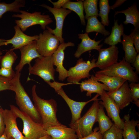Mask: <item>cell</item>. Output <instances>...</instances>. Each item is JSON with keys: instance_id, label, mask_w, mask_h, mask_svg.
I'll return each mask as SVG.
<instances>
[{"instance_id": "6da1fadb", "label": "cell", "mask_w": 139, "mask_h": 139, "mask_svg": "<svg viewBox=\"0 0 139 139\" xmlns=\"http://www.w3.org/2000/svg\"><path fill=\"white\" fill-rule=\"evenodd\" d=\"M20 72L16 71L14 77L10 81V90L14 92L16 103L21 111L29 116L36 122L42 123L39 114L22 85Z\"/></svg>"}, {"instance_id": "7a4b0ae2", "label": "cell", "mask_w": 139, "mask_h": 139, "mask_svg": "<svg viewBox=\"0 0 139 139\" xmlns=\"http://www.w3.org/2000/svg\"><path fill=\"white\" fill-rule=\"evenodd\" d=\"M36 87L34 85L32 87V100L45 128L46 130L51 126L62 125L57 118V104L56 101L53 99L46 100L39 97L37 93Z\"/></svg>"}, {"instance_id": "3957f363", "label": "cell", "mask_w": 139, "mask_h": 139, "mask_svg": "<svg viewBox=\"0 0 139 139\" xmlns=\"http://www.w3.org/2000/svg\"><path fill=\"white\" fill-rule=\"evenodd\" d=\"M99 100L94 101L91 107L82 117L69 124L70 127L75 131L78 138L86 136L93 132V126L97 122Z\"/></svg>"}, {"instance_id": "277c9868", "label": "cell", "mask_w": 139, "mask_h": 139, "mask_svg": "<svg viewBox=\"0 0 139 139\" xmlns=\"http://www.w3.org/2000/svg\"><path fill=\"white\" fill-rule=\"evenodd\" d=\"M10 110L23 123L22 133L28 139H37L47 135L46 130L42 123L35 122L26 113L14 105L10 106Z\"/></svg>"}, {"instance_id": "5b68a950", "label": "cell", "mask_w": 139, "mask_h": 139, "mask_svg": "<svg viewBox=\"0 0 139 139\" xmlns=\"http://www.w3.org/2000/svg\"><path fill=\"white\" fill-rule=\"evenodd\" d=\"M19 13L20 14L13 15L12 17L21 18L15 20V23L22 32L25 31L29 27L37 24L40 25L44 30L46 26L53 22L49 15L42 14L40 12H35L31 13L20 10Z\"/></svg>"}, {"instance_id": "8992f818", "label": "cell", "mask_w": 139, "mask_h": 139, "mask_svg": "<svg viewBox=\"0 0 139 139\" xmlns=\"http://www.w3.org/2000/svg\"><path fill=\"white\" fill-rule=\"evenodd\" d=\"M50 87L55 90L56 92L66 102L69 107L72 114L70 123H73L81 117V114L83 108L89 102L99 100L98 98L100 95L97 94L93 98L86 101L78 102L75 101L68 97L63 89L62 86L70 84L69 83H64L55 81L50 82L48 83Z\"/></svg>"}, {"instance_id": "52a82bcc", "label": "cell", "mask_w": 139, "mask_h": 139, "mask_svg": "<svg viewBox=\"0 0 139 139\" xmlns=\"http://www.w3.org/2000/svg\"><path fill=\"white\" fill-rule=\"evenodd\" d=\"M95 73L110 76L118 77L131 82L138 83V74L131 64L126 62L124 57L119 62L106 68L97 71Z\"/></svg>"}, {"instance_id": "ba28073f", "label": "cell", "mask_w": 139, "mask_h": 139, "mask_svg": "<svg viewBox=\"0 0 139 139\" xmlns=\"http://www.w3.org/2000/svg\"><path fill=\"white\" fill-rule=\"evenodd\" d=\"M52 55L36 58L33 65L29 67V74L39 76L47 83L51 80L55 81V71Z\"/></svg>"}, {"instance_id": "9c48e42d", "label": "cell", "mask_w": 139, "mask_h": 139, "mask_svg": "<svg viewBox=\"0 0 139 139\" xmlns=\"http://www.w3.org/2000/svg\"><path fill=\"white\" fill-rule=\"evenodd\" d=\"M96 60L94 58L91 61H84L81 58L79 59L75 65L68 70L67 81L71 84H78L82 79L89 78L91 75L89 73L90 71L97 67Z\"/></svg>"}, {"instance_id": "30bf717a", "label": "cell", "mask_w": 139, "mask_h": 139, "mask_svg": "<svg viewBox=\"0 0 139 139\" xmlns=\"http://www.w3.org/2000/svg\"><path fill=\"white\" fill-rule=\"evenodd\" d=\"M36 41L37 51L42 56L52 55L60 44L57 37L47 29L40 33Z\"/></svg>"}, {"instance_id": "8fae6325", "label": "cell", "mask_w": 139, "mask_h": 139, "mask_svg": "<svg viewBox=\"0 0 139 139\" xmlns=\"http://www.w3.org/2000/svg\"><path fill=\"white\" fill-rule=\"evenodd\" d=\"M40 6L46 8L51 13L56 20V27L55 29H53L48 26H46V28L51 33L57 37L60 44L64 42V39L62 37L64 22L66 17L71 13L72 11L63 8L59 9L55 8L45 4Z\"/></svg>"}, {"instance_id": "7c38bea8", "label": "cell", "mask_w": 139, "mask_h": 139, "mask_svg": "<svg viewBox=\"0 0 139 139\" xmlns=\"http://www.w3.org/2000/svg\"><path fill=\"white\" fill-rule=\"evenodd\" d=\"M100 100L102 101H99V103L105 108L108 117L111 119L118 128L123 130L124 122L120 117V109L114 101L109 96L106 91L100 96Z\"/></svg>"}, {"instance_id": "4fadbf2b", "label": "cell", "mask_w": 139, "mask_h": 139, "mask_svg": "<svg viewBox=\"0 0 139 139\" xmlns=\"http://www.w3.org/2000/svg\"><path fill=\"white\" fill-rule=\"evenodd\" d=\"M95 62L97 67L101 70L107 68L118 62L119 51L116 46H110L106 48H101Z\"/></svg>"}, {"instance_id": "5bb4252c", "label": "cell", "mask_w": 139, "mask_h": 139, "mask_svg": "<svg viewBox=\"0 0 139 139\" xmlns=\"http://www.w3.org/2000/svg\"><path fill=\"white\" fill-rule=\"evenodd\" d=\"M107 93L113 100L120 109H122L133 101L131 91L127 81L118 89L112 92Z\"/></svg>"}, {"instance_id": "9a60e30c", "label": "cell", "mask_w": 139, "mask_h": 139, "mask_svg": "<svg viewBox=\"0 0 139 139\" xmlns=\"http://www.w3.org/2000/svg\"><path fill=\"white\" fill-rule=\"evenodd\" d=\"M3 113L5 126L4 132L7 136L14 139H28L19 129L16 121L17 117L12 111L10 109H5Z\"/></svg>"}, {"instance_id": "2e32d148", "label": "cell", "mask_w": 139, "mask_h": 139, "mask_svg": "<svg viewBox=\"0 0 139 139\" xmlns=\"http://www.w3.org/2000/svg\"><path fill=\"white\" fill-rule=\"evenodd\" d=\"M14 28L15 34L13 37L10 39L7 40L6 41L0 43V46L11 44L13 48L10 50H13L19 49L33 41L37 40L39 38V35L30 36L25 34L17 25L14 26Z\"/></svg>"}, {"instance_id": "e0dca14e", "label": "cell", "mask_w": 139, "mask_h": 139, "mask_svg": "<svg viewBox=\"0 0 139 139\" xmlns=\"http://www.w3.org/2000/svg\"><path fill=\"white\" fill-rule=\"evenodd\" d=\"M74 44L70 42H64L60 44L56 51L52 55L54 59V65L56 67L55 71L59 73L58 78L59 81H64L68 76V70L63 65L64 57V50L68 47H73Z\"/></svg>"}, {"instance_id": "ac0fdd59", "label": "cell", "mask_w": 139, "mask_h": 139, "mask_svg": "<svg viewBox=\"0 0 139 139\" xmlns=\"http://www.w3.org/2000/svg\"><path fill=\"white\" fill-rule=\"evenodd\" d=\"M19 49L21 57L19 63L15 68L17 71L20 72L26 64H28L29 67L31 66V62L33 59L42 56L37 51L36 40L23 46Z\"/></svg>"}, {"instance_id": "d6986e66", "label": "cell", "mask_w": 139, "mask_h": 139, "mask_svg": "<svg viewBox=\"0 0 139 139\" xmlns=\"http://www.w3.org/2000/svg\"><path fill=\"white\" fill-rule=\"evenodd\" d=\"M81 92L86 91V95L91 97L92 94L96 93L102 95L105 91H109L108 87L103 83H101L94 78V75H91L90 78L79 83Z\"/></svg>"}, {"instance_id": "ffe728a7", "label": "cell", "mask_w": 139, "mask_h": 139, "mask_svg": "<svg viewBox=\"0 0 139 139\" xmlns=\"http://www.w3.org/2000/svg\"><path fill=\"white\" fill-rule=\"evenodd\" d=\"M79 38L81 40V42L77 46V49L74 54L75 57L79 58L83 53L95 49L98 51L103 46L99 45L102 40L96 41L92 39L89 37L88 33H80L78 34Z\"/></svg>"}, {"instance_id": "44dd1931", "label": "cell", "mask_w": 139, "mask_h": 139, "mask_svg": "<svg viewBox=\"0 0 139 139\" xmlns=\"http://www.w3.org/2000/svg\"><path fill=\"white\" fill-rule=\"evenodd\" d=\"M47 135L52 139H77L78 137L75 131L71 127L63 124L51 126L46 129Z\"/></svg>"}, {"instance_id": "7402d4cb", "label": "cell", "mask_w": 139, "mask_h": 139, "mask_svg": "<svg viewBox=\"0 0 139 139\" xmlns=\"http://www.w3.org/2000/svg\"><path fill=\"white\" fill-rule=\"evenodd\" d=\"M94 78L97 81L102 82L109 89V92L114 91L118 89L127 81L121 77L95 73Z\"/></svg>"}, {"instance_id": "603a6c76", "label": "cell", "mask_w": 139, "mask_h": 139, "mask_svg": "<svg viewBox=\"0 0 139 139\" xmlns=\"http://www.w3.org/2000/svg\"><path fill=\"white\" fill-rule=\"evenodd\" d=\"M129 114L124 117L125 120L124 127L122 131V136L124 139H137L139 138V132L136 129V126L139 125L138 120H130Z\"/></svg>"}, {"instance_id": "cb8c5ba5", "label": "cell", "mask_w": 139, "mask_h": 139, "mask_svg": "<svg viewBox=\"0 0 139 139\" xmlns=\"http://www.w3.org/2000/svg\"><path fill=\"white\" fill-rule=\"evenodd\" d=\"M123 36V40L121 43L125 52L124 59L129 63L133 64L138 53L134 47L130 36L127 35L124 33Z\"/></svg>"}, {"instance_id": "d4e9b609", "label": "cell", "mask_w": 139, "mask_h": 139, "mask_svg": "<svg viewBox=\"0 0 139 139\" xmlns=\"http://www.w3.org/2000/svg\"><path fill=\"white\" fill-rule=\"evenodd\" d=\"M120 13L124 14L126 16L125 20L123 22L124 24L131 23L134 28L139 27V12L136 3L126 10L115 12L114 15Z\"/></svg>"}, {"instance_id": "484cf974", "label": "cell", "mask_w": 139, "mask_h": 139, "mask_svg": "<svg viewBox=\"0 0 139 139\" xmlns=\"http://www.w3.org/2000/svg\"><path fill=\"white\" fill-rule=\"evenodd\" d=\"M124 34V27L122 24H118V20L115 21L110 35L105 39L104 43L110 46H115L121 42V36Z\"/></svg>"}, {"instance_id": "4316f807", "label": "cell", "mask_w": 139, "mask_h": 139, "mask_svg": "<svg viewBox=\"0 0 139 139\" xmlns=\"http://www.w3.org/2000/svg\"><path fill=\"white\" fill-rule=\"evenodd\" d=\"M97 18L96 16H92L87 18L86 33H88L92 32H96L101 34L105 36L109 35L110 32L105 29V26L99 21Z\"/></svg>"}, {"instance_id": "83f0119b", "label": "cell", "mask_w": 139, "mask_h": 139, "mask_svg": "<svg viewBox=\"0 0 139 139\" xmlns=\"http://www.w3.org/2000/svg\"><path fill=\"white\" fill-rule=\"evenodd\" d=\"M103 107L102 105L99 104L97 120V122L98 123L99 131L102 134L109 129L113 124L109 117L105 114Z\"/></svg>"}, {"instance_id": "f1b7e54d", "label": "cell", "mask_w": 139, "mask_h": 139, "mask_svg": "<svg viewBox=\"0 0 139 139\" xmlns=\"http://www.w3.org/2000/svg\"><path fill=\"white\" fill-rule=\"evenodd\" d=\"M25 1L24 0H15L11 3H0V19L7 12H19L20 8L25 7Z\"/></svg>"}, {"instance_id": "f546056e", "label": "cell", "mask_w": 139, "mask_h": 139, "mask_svg": "<svg viewBox=\"0 0 139 139\" xmlns=\"http://www.w3.org/2000/svg\"><path fill=\"white\" fill-rule=\"evenodd\" d=\"M83 0L77 2L68 1L62 7L63 8H67L76 13L79 16L81 24L85 25V16L84 14Z\"/></svg>"}, {"instance_id": "4dcf8cb0", "label": "cell", "mask_w": 139, "mask_h": 139, "mask_svg": "<svg viewBox=\"0 0 139 139\" xmlns=\"http://www.w3.org/2000/svg\"><path fill=\"white\" fill-rule=\"evenodd\" d=\"M100 11L98 16L101 18V23L104 26L109 24L108 15L110 11V6L108 0H100L99 1Z\"/></svg>"}, {"instance_id": "1f68e13d", "label": "cell", "mask_w": 139, "mask_h": 139, "mask_svg": "<svg viewBox=\"0 0 139 139\" xmlns=\"http://www.w3.org/2000/svg\"><path fill=\"white\" fill-rule=\"evenodd\" d=\"M98 0H85L83 1L84 9L85 13V18L87 19L88 17L98 15Z\"/></svg>"}, {"instance_id": "d6a6232c", "label": "cell", "mask_w": 139, "mask_h": 139, "mask_svg": "<svg viewBox=\"0 0 139 139\" xmlns=\"http://www.w3.org/2000/svg\"><path fill=\"white\" fill-rule=\"evenodd\" d=\"M18 56L13 50H9L4 55L1 56L0 59L1 67L12 68Z\"/></svg>"}, {"instance_id": "836d02e7", "label": "cell", "mask_w": 139, "mask_h": 139, "mask_svg": "<svg viewBox=\"0 0 139 139\" xmlns=\"http://www.w3.org/2000/svg\"><path fill=\"white\" fill-rule=\"evenodd\" d=\"M122 131L114 124L103 134L102 139H122Z\"/></svg>"}, {"instance_id": "e575fe53", "label": "cell", "mask_w": 139, "mask_h": 139, "mask_svg": "<svg viewBox=\"0 0 139 139\" xmlns=\"http://www.w3.org/2000/svg\"><path fill=\"white\" fill-rule=\"evenodd\" d=\"M130 35L136 51L138 54L139 53V27L132 29Z\"/></svg>"}, {"instance_id": "d590c367", "label": "cell", "mask_w": 139, "mask_h": 139, "mask_svg": "<svg viewBox=\"0 0 139 139\" xmlns=\"http://www.w3.org/2000/svg\"><path fill=\"white\" fill-rule=\"evenodd\" d=\"M129 84L131 91L133 101H135L139 100V83L131 82Z\"/></svg>"}, {"instance_id": "8d00e7d4", "label": "cell", "mask_w": 139, "mask_h": 139, "mask_svg": "<svg viewBox=\"0 0 139 139\" xmlns=\"http://www.w3.org/2000/svg\"><path fill=\"white\" fill-rule=\"evenodd\" d=\"M15 72L12 68H8L1 67L0 68V75L9 79L11 80L14 77Z\"/></svg>"}, {"instance_id": "74e56055", "label": "cell", "mask_w": 139, "mask_h": 139, "mask_svg": "<svg viewBox=\"0 0 139 139\" xmlns=\"http://www.w3.org/2000/svg\"><path fill=\"white\" fill-rule=\"evenodd\" d=\"M102 138L103 134L99 131V127H96L90 134L83 138L77 139H102Z\"/></svg>"}, {"instance_id": "f35d334b", "label": "cell", "mask_w": 139, "mask_h": 139, "mask_svg": "<svg viewBox=\"0 0 139 139\" xmlns=\"http://www.w3.org/2000/svg\"><path fill=\"white\" fill-rule=\"evenodd\" d=\"M11 80L0 75V91L7 90H10Z\"/></svg>"}, {"instance_id": "ab89813d", "label": "cell", "mask_w": 139, "mask_h": 139, "mask_svg": "<svg viewBox=\"0 0 139 139\" xmlns=\"http://www.w3.org/2000/svg\"><path fill=\"white\" fill-rule=\"evenodd\" d=\"M3 109L0 108V137L4 133L5 129L4 118L3 115Z\"/></svg>"}, {"instance_id": "60d3db41", "label": "cell", "mask_w": 139, "mask_h": 139, "mask_svg": "<svg viewBox=\"0 0 139 139\" xmlns=\"http://www.w3.org/2000/svg\"><path fill=\"white\" fill-rule=\"evenodd\" d=\"M53 5V8L56 9H59L61 8L69 0H59L55 2H53L50 0H48Z\"/></svg>"}, {"instance_id": "b9f144b4", "label": "cell", "mask_w": 139, "mask_h": 139, "mask_svg": "<svg viewBox=\"0 0 139 139\" xmlns=\"http://www.w3.org/2000/svg\"><path fill=\"white\" fill-rule=\"evenodd\" d=\"M133 65L136 70V72L138 74L139 73V54H138L133 63Z\"/></svg>"}, {"instance_id": "7bdbcfd3", "label": "cell", "mask_w": 139, "mask_h": 139, "mask_svg": "<svg viewBox=\"0 0 139 139\" xmlns=\"http://www.w3.org/2000/svg\"><path fill=\"white\" fill-rule=\"evenodd\" d=\"M126 0H117L115 3L111 6H110V9L114 10L115 8L118 7L123 4Z\"/></svg>"}, {"instance_id": "ee69618b", "label": "cell", "mask_w": 139, "mask_h": 139, "mask_svg": "<svg viewBox=\"0 0 139 139\" xmlns=\"http://www.w3.org/2000/svg\"><path fill=\"white\" fill-rule=\"evenodd\" d=\"M0 139H14L12 137H8L4 132L3 134L0 137Z\"/></svg>"}, {"instance_id": "f6af8a7d", "label": "cell", "mask_w": 139, "mask_h": 139, "mask_svg": "<svg viewBox=\"0 0 139 139\" xmlns=\"http://www.w3.org/2000/svg\"><path fill=\"white\" fill-rule=\"evenodd\" d=\"M37 139H52V138L50 136L47 135Z\"/></svg>"}, {"instance_id": "bcb514c9", "label": "cell", "mask_w": 139, "mask_h": 139, "mask_svg": "<svg viewBox=\"0 0 139 139\" xmlns=\"http://www.w3.org/2000/svg\"><path fill=\"white\" fill-rule=\"evenodd\" d=\"M133 103L137 107H139V100L135 101H133Z\"/></svg>"}, {"instance_id": "7dc6e473", "label": "cell", "mask_w": 139, "mask_h": 139, "mask_svg": "<svg viewBox=\"0 0 139 139\" xmlns=\"http://www.w3.org/2000/svg\"><path fill=\"white\" fill-rule=\"evenodd\" d=\"M7 40H5L3 39H2L0 38V43L2 42L5 41H6Z\"/></svg>"}, {"instance_id": "c3c4849f", "label": "cell", "mask_w": 139, "mask_h": 139, "mask_svg": "<svg viewBox=\"0 0 139 139\" xmlns=\"http://www.w3.org/2000/svg\"><path fill=\"white\" fill-rule=\"evenodd\" d=\"M2 54V53L1 52V51L0 50V59L1 57V56Z\"/></svg>"}]
</instances>
